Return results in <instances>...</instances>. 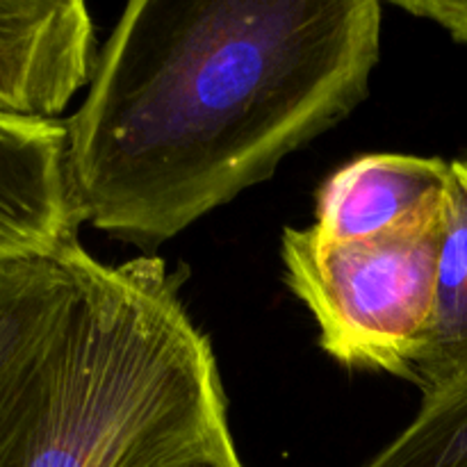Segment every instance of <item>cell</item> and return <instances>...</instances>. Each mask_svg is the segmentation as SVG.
Returning a JSON list of instances; mask_svg holds the SVG:
<instances>
[{"label": "cell", "mask_w": 467, "mask_h": 467, "mask_svg": "<svg viewBox=\"0 0 467 467\" xmlns=\"http://www.w3.org/2000/svg\"><path fill=\"white\" fill-rule=\"evenodd\" d=\"M445 217L363 240L285 228L281 258L290 290L313 313L319 345L345 368L410 381L436 295Z\"/></svg>", "instance_id": "obj_3"}, {"label": "cell", "mask_w": 467, "mask_h": 467, "mask_svg": "<svg viewBox=\"0 0 467 467\" xmlns=\"http://www.w3.org/2000/svg\"><path fill=\"white\" fill-rule=\"evenodd\" d=\"M467 377V158L450 162L436 295L410 383L424 395Z\"/></svg>", "instance_id": "obj_7"}, {"label": "cell", "mask_w": 467, "mask_h": 467, "mask_svg": "<svg viewBox=\"0 0 467 467\" xmlns=\"http://www.w3.org/2000/svg\"><path fill=\"white\" fill-rule=\"evenodd\" d=\"M392 7L438 23L451 39L467 46V0H392Z\"/></svg>", "instance_id": "obj_9"}, {"label": "cell", "mask_w": 467, "mask_h": 467, "mask_svg": "<svg viewBox=\"0 0 467 467\" xmlns=\"http://www.w3.org/2000/svg\"><path fill=\"white\" fill-rule=\"evenodd\" d=\"M182 281L78 237L0 265V467L242 463Z\"/></svg>", "instance_id": "obj_2"}, {"label": "cell", "mask_w": 467, "mask_h": 467, "mask_svg": "<svg viewBox=\"0 0 467 467\" xmlns=\"http://www.w3.org/2000/svg\"><path fill=\"white\" fill-rule=\"evenodd\" d=\"M377 0H132L67 128L80 222L155 251L368 96Z\"/></svg>", "instance_id": "obj_1"}, {"label": "cell", "mask_w": 467, "mask_h": 467, "mask_svg": "<svg viewBox=\"0 0 467 467\" xmlns=\"http://www.w3.org/2000/svg\"><path fill=\"white\" fill-rule=\"evenodd\" d=\"M94 67L82 0H0V112L57 121Z\"/></svg>", "instance_id": "obj_4"}, {"label": "cell", "mask_w": 467, "mask_h": 467, "mask_svg": "<svg viewBox=\"0 0 467 467\" xmlns=\"http://www.w3.org/2000/svg\"><path fill=\"white\" fill-rule=\"evenodd\" d=\"M363 467H467V377L424 395L413 422Z\"/></svg>", "instance_id": "obj_8"}, {"label": "cell", "mask_w": 467, "mask_h": 467, "mask_svg": "<svg viewBox=\"0 0 467 467\" xmlns=\"http://www.w3.org/2000/svg\"><path fill=\"white\" fill-rule=\"evenodd\" d=\"M80 223L64 121L0 112V265L76 240Z\"/></svg>", "instance_id": "obj_5"}, {"label": "cell", "mask_w": 467, "mask_h": 467, "mask_svg": "<svg viewBox=\"0 0 467 467\" xmlns=\"http://www.w3.org/2000/svg\"><path fill=\"white\" fill-rule=\"evenodd\" d=\"M194 467H244L242 463H235V465H213V463H205V465H194Z\"/></svg>", "instance_id": "obj_10"}, {"label": "cell", "mask_w": 467, "mask_h": 467, "mask_svg": "<svg viewBox=\"0 0 467 467\" xmlns=\"http://www.w3.org/2000/svg\"><path fill=\"white\" fill-rule=\"evenodd\" d=\"M450 162L442 158L374 153L337 169L317 194L319 235L363 240L429 226L445 217Z\"/></svg>", "instance_id": "obj_6"}]
</instances>
